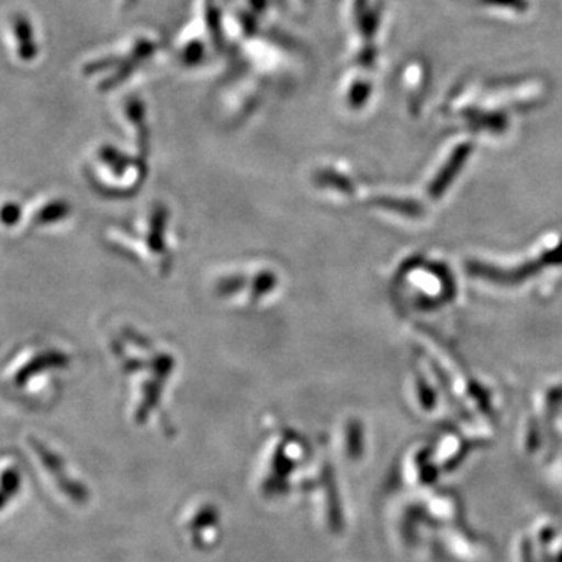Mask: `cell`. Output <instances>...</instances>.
<instances>
[{"instance_id": "obj_3", "label": "cell", "mask_w": 562, "mask_h": 562, "mask_svg": "<svg viewBox=\"0 0 562 562\" xmlns=\"http://www.w3.org/2000/svg\"><path fill=\"white\" fill-rule=\"evenodd\" d=\"M105 243L146 271L166 277L176 261L171 210L166 203H151L139 216L111 224L105 231Z\"/></svg>"}, {"instance_id": "obj_5", "label": "cell", "mask_w": 562, "mask_h": 562, "mask_svg": "<svg viewBox=\"0 0 562 562\" xmlns=\"http://www.w3.org/2000/svg\"><path fill=\"white\" fill-rule=\"evenodd\" d=\"M24 446H27L29 458L41 480L55 497L60 498L61 503L65 502L69 508L81 509L90 505V486L66 460L65 454L36 436H27Z\"/></svg>"}, {"instance_id": "obj_4", "label": "cell", "mask_w": 562, "mask_h": 562, "mask_svg": "<svg viewBox=\"0 0 562 562\" xmlns=\"http://www.w3.org/2000/svg\"><path fill=\"white\" fill-rule=\"evenodd\" d=\"M283 271L273 261L254 260L221 268L211 277V295L227 308L260 312L280 297Z\"/></svg>"}, {"instance_id": "obj_2", "label": "cell", "mask_w": 562, "mask_h": 562, "mask_svg": "<svg viewBox=\"0 0 562 562\" xmlns=\"http://www.w3.org/2000/svg\"><path fill=\"white\" fill-rule=\"evenodd\" d=\"M72 368L74 355L60 344L27 342L7 361L3 386L25 406L46 408L60 395L63 380Z\"/></svg>"}, {"instance_id": "obj_9", "label": "cell", "mask_w": 562, "mask_h": 562, "mask_svg": "<svg viewBox=\"0 0 562 562\" xmlns=\"http://www.w3.org/2000/svg\"><path fill=\"white\" fill-rule=\"evenodd\" d=\"M2 464V501L3 508H5L7 503L13 498L14 503L18 502V498L24 494V473H22V468L20 464V460L16 457L11 458V460H7V457H3Z\"/></svg>"}, {"instance_id": "obj_8", "label": "cell", "mask_w": 562, "mask_h": 562, "mask_svg": "<svg viewBox=\"0 0 562 562\" xmlns=\"http://www.w3.org/2000/svg\"><path fill=\"white\" fill-rule=\"evenodd\" d=\"M180 528L192 549L211 552L222 541L224 527L220 506L211 501L192 502L180 517Z\"/></svg>"}, {"instance_id": "obj_6", "label": "cell", "mask_w": 562, "mask_h": 562, "mask_svg": "<svg viewBox=\"0 0 562 562\" xmlns=\"http://www.w3.org/2000/svg\"><path fill=\"white\" fill-rule=\"evenodd\" d=\"M303 441L291 428L276 427L261 450L260 491L265 495H279L288 491L292 472L303 458Z\"/></svg>"}, {"instance_id": "obj_1", "label": "cell", "mask_w": 562, "mask_h": 562, "mask_svg": "<svg viewBox=\"0 0 562 562\" xmlns=\"http://www.w3.org/2000/svg\"><path fill=\"white\" fill-rule=\"evenodd\" d=\"M110 351L128 384V412L138 427H149L165 413L166 390L177 372V353L133 327L110 338Z\"/></svg>"}, {"instance_id": "obj_7", "label": "cell", "mask_w": 562, "mask_h": 562, "mask_svg": "<svg viewBox=\"0 0 562 562\" xmlns=\"http://www.w3.org/2000/svg\"><path fill=\"white\" fill-rule=\"evenodd\" d=\"M74 216V206L60 195H43L31 203L7 201L3 203V227L11 232H47L63 227Z\"/></svg>"}]
</instances>
